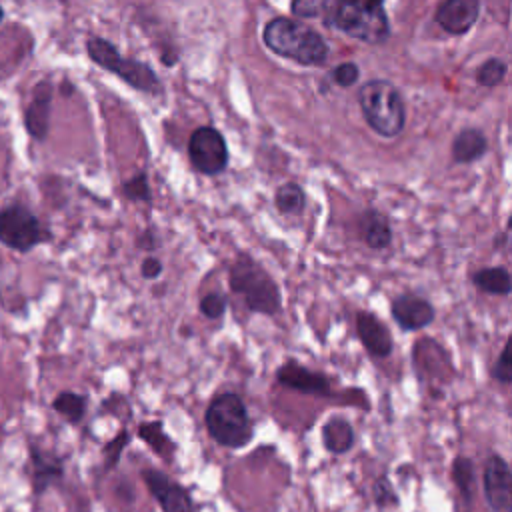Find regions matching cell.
<instances>
[{"label": "cell", "mask_w": 512, "mask_h": 512, "mask_svg": "<svg viewBox=\"0 0 512 512\" xmlns=\"http://www.w3.org/2000/svg\"><path fill=\"white\" fill-rule=\"evenodd\" d=\"M320 18L328 28L366 44H382L390 36L384 0H328Z\"/></svg>", "instance_id": "obj_1"}, {"label": "cell", "mask_w": 512, "mask_h": 512, "mask_svg": "<svg viewBox=\"0 0 512 512\" xmlns=\"http://www.w3.org/2000/svg\"><path fill=\"white\" fill-rule=\"evenodd\" d=\"M262 40L274 54L302 66H320L330 54V48L318 30L288 16L272 18L262 30Z\"/></svg>", "instance_id": "obj_2"}, {"label": "cell", "mask_w": 512, "mask_h": 512, "mask_svg": "<svg viewBox=\"0 0 512 512\" xmlns=\"http://www.w3.org/2000/svg\"><path fill=\"white\" fill-rule=\"evenodd\" d=\"M228 284L252 312L274 316L282 308V294L276 280L250 254L242 252L236 256L228 272Z\"/></svg>", "instance_id": "obj_3"}, {"label": "cell", "mask_w": 512, "mask_h": 512, "mask_svg": "<svg viewBox=\"0 0 512 512\" xmlns=\"http://www.w3.org/2000/svg\"><path fill=\"white\" fill-rule=\"evenodd\" d=\"M358 104L366 124L382 138H396L406 126V106L400 90L382 78L362 84Z\"/></svg>", "instance_id": "obj_4"}, {"label": "cell", "mask_w": 512, "mask_h": 512, "mask_svg": "<svg viewBox=\"0 0 512 512\" xmlns=\"http://www.w3.org/2000/svg\"><path fill=\"white\" fill-rule=\"evenodd\" d=\"M86 54L96 66L118 76L134 90L144 92V94H160L162 92V82L156 76V72L152 70V66L146 62H140L136 58H124L110 40H106L102 36H90L86 40Z\"/></svg>", "instance_id": "obj_5"}, {"label": "cell", "mask_w": 512, "mask_h": 512, "mask_svg": "<svg viewBox=\"0 0 512 512\" xmlns=\"http://www.w3.org/2000/svg\"><path fill=\"white\" fill-rule=\"evenodd\" d=\"M50 240V226L28 204L6 202L0 206V246L28 254Z\"/></svg>", "instance_id": "obj_6"}, {"label": "cell", "mask_w": 512, "mask_h": 512, "mask_svg": "<svg viewBox=\"0 0 512 512\" xmlns=\"http://www.w3.org/2000/svg\"><path fill=\"white\" fill-rule=\"evenodd\" d=\"M210 436L228 448H240L252 438V422L244 400L234 392L216 396L204 416Z\"/></svg>", "instance_id": "obj_7"}, {"label": "cell", "mask_w": 512, "mask_h": 512, "mask_svg": "<svg viewBox=\"0 0 512 512\" xmlns=\"http://www.w3.org/2000/svg\"><path fill=\"white\" fill-rule=\"evenodd\" d=\"M188 160L204 176H218L228 166V146L220 130L200 126L188 138Z\"/></svg>", "instance_id": "obj_8"}, {"label": "cell", "mask_w": 512, "mask_h": 512, "mask_svg": "<svg viewBox=\"0 0 512 512\" xmlns=\"http://www.w3.org/2000/svg\"><path fill=\"white\" fill-rule=\"evenodd\" d=\"M54 84L52 80L44 78L38 80L28 96V102L22 110V124L26 134L34 142H44L50 132V116H52V102H54Z\"/></svg>", "instance_id": "obj_9"}, {"label": "cell", "mask_w": 512, "mask_h": 512, "mask_svg": "<svg viewBox=\"0 0 512 512\" xmlns=\"http://www.w3.org/2000/svg\"><path fill=\"white\" fill-rule=\"evenodd\" d=\"M482 486L492 512H512V472L502 456L494 454L488 458Z\"/></svg>", "instance_id": "obj_10"}, {"label": "cell", "mask_w": 512, "mask_h": 512, "mask_svg": "<svg viewBox=\"0 0 512 512\" xmlns=\"http://www.w3.org/2000/svg\"><path fill=\"white\" fill-rule=\"evenodd\" d=\"M478 16L480 0H442L434 14V20L444 32L452 36H462L472 30Z\"/></svg>", "instance_id": "obj_11"}, {"label": "cell", "mask_w": 512, "mask_h": 512, "mask_svg": "<svg viewBox=\"0 0 512 512\" xmlns=\"http://www.w3.org/2000/svg\"><path fill=\"white\" fill-rule=\"evenodd\" d=\"M142 478L164 512H192L190 494L180 484H174L164 472L148 468L142 472Z\"/></svg>", "instance_id": "obj_12"}, {"label": "cell", "mask_w": 512, "mask_h": 512, "mask_svg": "<svg viewBox=\"0 0 512 512\" xmlns=\"http://www.w3.org/2000/svg\"><path fill=\"white\" fill-rule=\"evenodd\" d=\"M392 318L402 330H420L434 320V306L416 294H400L392 300Z\"/></svg>", "instance_id": "obj_13"}, {"label": "cell", "mask_w": 512, "mask_h": 512, "mask_svg": "<svg viewBox=\"0 0 512 512\" xmlns=\"http://www.w3.org/2000/svg\"><path fill=\"white\" fill-rule=\"evenodd\" d=\"M64 476V460L50 450L30 446V478L36 496L44 494L50 486L60 482Z\"/></svg>", "instance_id": "obj_14"}, {"label": "cell", "mask_w": 512, "mask_h": 512, "mask_svg": "<svg viewBox=\"0 0 512 512\" xmlns=\"http://www.w3.org/2000/svg\"><path fill=\"white\" fill-rule=\"evenodd\" d=\"M276 378L280 384L304 392V394H316V396H328L330 394V382L324 374L314 372L302 364H298L296 360H288L284 362L278 372Z\"/></svg>", "instance_id": "obj_15"}, {"label": "cell", "mask_w": 512, "mask_h": 512, "mask_svg": "<svg viewBox=\"0 0 512 512\" xmlns=\"http://www.w3.org/2000/svg\"><path fill=\"white\" fill-rule=\"evenodd\" d=\"M356 332L362 346L378 358H384L392 352V336L386 324L372 312H358L356 314Z\"/></svg>", "instance_id": "obj_16"}, {"label": "cell", "mask_w": 512, "mask_h": 512, "mask_svg": "<svg viewBox=\"0 0 512 512\" xmlns=\"http://www.w3.org/2000/svg\"><path fill=\"white\" fill-rule=\"evenodd\" d=\"M358 232L362 242L376 252L386 250L392 244V228L388 218L374 208H368L362 212L358 222Z\"/></svg>", "instance_id": "obj_17"}, {"label": "cell", "mask_w": 512, "mask_h": 512, "mask_svg": "<svg viewBox=\"0 0 512 512\" xmlns=\"http://www.w3.org/2000/svg\"><path fill=\"white\" fill-rule=\"evenodd\" d=\"M488 150V140L480 128H462L452 140V160L458 164H470L482 158Z\"/></svg>", "instance_id": "obj_18"}, {"label": "cell", "mask_w": 512, "mask_h": 512, "mask_svg": "<svg viewBox=\"0 0 512 512\" xmlns=\"http://www.w3.org/2000/svg\"><path fill=\"white\" fill-rule=\"evenodd\" d=\"M322 442L328 452L346 454L354 444V430H352L350 422L342 416L330 418L322 426Z\"/></svg>", "instance_id": "obj_19"}, {"label": "cell", "mask_w": 512, "mask_h": 512, "mask_svg": "<svg viewBox=\"0 0 512 512\" xmlns=\"http://www.w3.org/2000/svg\"><path fill=\"white\" fill-rule=\"evenodd\" d=\"M472 284L486 294L508 296L512 292V278L504 266H488L476 270L472 274Z\"/></svg>", "instance_id": "obj_20"}, {"label": "cell", "mask_w": 512, "mask_h": 512, "mask_svg": "<svg viewBox=\"0 0 512 512\" xmlns=\"http://www.w3.org/2000/svg\"><path fill=\"white\" fill-rule=\"evenodd\" d=\"M86 406H88L86 396H82L78 392H72V390L60 392L52 400V410H56L70 424L82 422V418L86 414Z\"/></svg>", "instance_id": "obj_21"}, {"label": "cell", "mask_w": 512, "mask_h": 512, "mask_svg": "<svg viewBox=\"0 0 512 512\" xmlns=\"http://www.w3.org/2000/svg\"><path fill=\"white\" fill-rule=\"evenodd\" d=\"M304 204H306L304 190L296 182H286L276 188L274 206L278 208V212L286 216H296L304 210Z\"/></svg>", "instance_id": "obj_22"}, {"label": "cell", "mask_w": 512, "mask_h": 512, "mask_svg": "<svg viewBox=\"0 0 512 512\" xmlns=\"http://www.w3.org/2000/svg\"><path fill=\"white\" fill-rule=\"evenodd\" d=\"M138 436L160 456L170 458V454L176 450L174 442L168 438V434L162 428V422L154 420V422H142L138 426Z\"/></svg>", "instance_id": "obj_23"}, {"label": "cell", "mask_w": 512, "mask_h": 512, "mask_svg": "<svg viewBox=\"0 0 512 512\" xmlns=\"http://www.w3.org/2000/svg\"><path fill=\"white\" fill-rule=\"evenodd\" d=\"M506 74H508V64L502 58L492 56L478 66L476 82L484 88H496L506 80Z\"/></svg>", "instance_id": "obj_24"}, {"label": "cell", "mask_w": 512, "mask_h": 512, "mask_svg": "<svg viewBox=\"0 0 512 512\" xmlns=\"http://www.w3.org/2000/svg\"><path fill=\"white\" fill-rule=\"evenodd\" d=\"M452 478L462 494V500L466 504L472 502V494H474V466L470 462V458H464V456H458L454 460V466H452Z\"/></svg>", "instance_id": "obj_25"}, {"label": "cell", "mask_w": 512, "mask_h": 512, "mask_svg": "<svg viewBox=\"0 0 512 512\" xmlns=\"http://www.w3.org/2000/svg\"><path fill=\"white\" fill-rule=\"evenodd\" d=\"M122 192L132 202H150L152 200V190H150L148 174L146 172H138L132 178L124 180Z\"/></svg>", "instance_id": "obj_26"}, {"label": "cell", "mask_w": 512, "mask_h": 512, "mask_svg": "<svg viewBox=\"0 0 512 512\" xmlns=\"http://www.w3.org/2000/svg\"><path fill=\"white\" fill-rule=\"evenodd\" d=\"M328 6V0H292L290 10L296 18H320Z\"/></svg>", "instance_id": "obj_27"}, {"label": "cell", "mask_w": 512, "mask_h": 512, "mask_svg": "<svg viewBox=\"0 0 512 512\" xmlns=\"http://www.w3.org/2000/svg\"><path fill=\"white\" fill-rule=\"evenodd\" d=\"M360 68L354 62H342L330 70V80L340 88H350L358 82Z\"/></svg>", "instance_id": "obj_28"}, {"label": "cell", "mask_w": 512, "mask_h": 512, "mask_svg": "<svg viewBox=\"0 0 512 512\" xmlns=\"http://www.w3.org/2000/svg\"><path fill=\"white\" fill-rule=\"evenodd\" d=\"M372 496H374V502L380 506V508H386V506H396L398 504V496L390 484V480L386 476H380L374 486H372Z\"/></svg>", "instance_id": "obj_29"}, {"label": "cell", "mask_w": 512, "mask_h": 512, "mask_svg": "<svg viewBox=\"0 0 512 512\" xmlns=\"http://www.w3.org/2000/svg\"><path fill=\"white\" fill-rule=\"evenodd\" d=\"M200 312L210 318V320H216L220 316H224L226 312V298L218 292H208L202 296L200 300Z\"/></svg>", "instance_id": "obj_30"}, {"label": "cell", "mask_w": 512, "mask_h": 512, "mask_svg": "<svg viewBox=\"0 0 512 512\" xmlns=\"http://www.w3.org/2000/svg\"><path fill=\"white\" fill-rule=\"evenodd\" d=\"M492 376L502 382V384H510L512 382V362H510V342L504 344L494 368H492Z\"/></svg>", "instance_id": "obj_31"}, {"label": "cell", "mask_w": 512, "mask_h": 512, "mask_svg": "<svg viewBox=\"0 0 512 512\" xmlns=\"http://www.w3.org/2000/svg\"><path fill=\"white\" fill-rule=\"evenodd\" d=\"M126 440H128V434H126V430H122L114 440H110V442L106 444V448H104V464H106V470L116 466V462H118V458H120V454H122V450H124V446H126Z\"/></svg>", "instance_id": "obj_32"}, {"label": "cell", "mask_w": 512, "mask_h": 512, "mask_svg": "<svg viewBox=\"0 0 512 512\" xmlns=\"http://www.w3.org/2000/svg\"><path fill=\"white\" fill-rule=\"evenodd\" d=\"M140 274L148 280L152 278H158L162 274V262L156 258V256H148L142 260V266H140Z\"/></svg>", "instance_id": "obj_33"}, {"label": "cell", "mask_w": 512, "mask_h": 512, "mask_svg": "<svg viewBox=\"0 0 512 512\" xmlns=\"http://www.w3.org/2000/svg\"><path fill=\"white\" fill-rule=\"evenodd\" d=\"M4 18H6V10H4V6L0 4V24L4 22Z\"/></svg>", "instance_id": "obj_34"}]
</instances>
